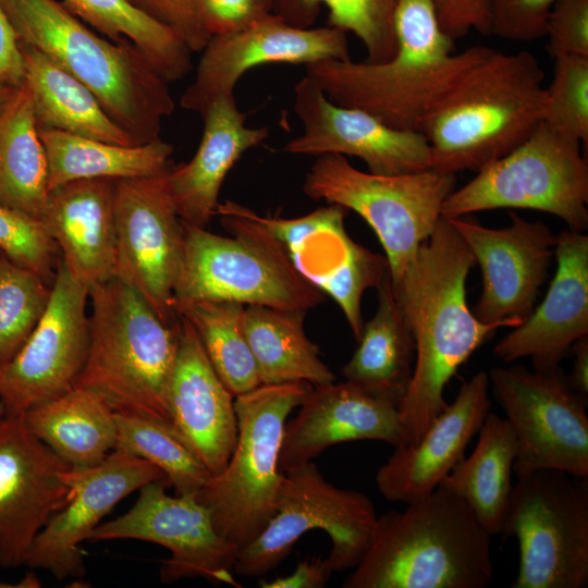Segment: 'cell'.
Segmentation results:
<instances>
[{
	"label": "cell",
	"mask_w": 588,
	"mask_h": 588,
	"mask_svg": "<svg viewBox=\"0 0 588 588\" xmlns=\"http://www.w3.org/2000/svg\"><path fill=\"white\" fill-rule=\"evenodd\" d=\"M475 258L443 218L420 245L413 278L395 299L413 332L416 359L397 406L408 444L444 409L443 392L458 367L502 327L480 321L467 306L466 279Z\"/></svg>",
	"instance_id": "obj_1"
},
{
	"label": "cell",
	"mask_w": 588,
	"mask_h": 588,
	"mask_svg": "<svg viewBox=\"0 0 588 588\" xmlns=\"http://www.w3.org/2000/svg\"><path fill=\"white\" fill-rule=\"evenodd\" d=\"M396 51L383 62L324 60L305 65L330 100L367 111L385 124L419 131L422 118L492 48L454 52L441 28L434 0H397Z\"/></svg>",
	"instance_id": "obj_2"
},
{
	"label": "cell",
	"mask_w": 588,
	"mask_h": 588,
	"mask_svg": "<svg viewBox=\"0 0 588 588\" xmlns=\"http://www.w3.org/2000/svg\"><path fill=\"white\" fill-rule=\"evenodd\" d=\"M491 535L457 494L439 486L377 517L344 588H483L493 577Z\"/></svg>",
	"instance_id": "obj_3"
},
{
	"label": "cell",
	"mask_w": 588,
	"mask_h": 588,
	"mask_svg": "<svg viewBox=\"0 0 588 588\" xmlns=\"http://www.w3.org/2000/svg\"><path fill=\"white\" fill-rule=\"evenodd\" d=\"M543 79L530 52L492 49L422 118L430 169L477 172L515 148L542 122Z\"/></svg>",
	"instance_id": "obj_4"
},
{
	"label": "cell",
	"mask_w": 588,
	"mask_h": 588,
	"mask_svg": "<svg viewBox=\"0 0 588 588\" xmlns=\"http://www.w3.org/2000/svg\"><path fill=\"white\" fill-rule=\"evenodd\" d=\"M19 37L84 84L137 145L174 110L168 83L127 39L107 40L59 0H1Z\"/></svg>",
	"instance_id": "obj_5"
},
{
	"label": "cell",
	"mask_w": 588,
	"mask_h": 588,
	"mask_svg": "<svg viewBox=\"0 0 588 588\" xmlns=\"http://www.w3.org/2000/svg\"><path fill=\"white\" fill-rule=\"evenodd\" d=\"M88 295L89 345L74 387L96 393L114 413L173 426L169 389L179 317L163 321L140 293L114 277Z\"/></svg>",
	"instance_id": "obj_6"
},
{
	"label": "cell",
	"mask_w": 588,
	"mask_h": 588,
	"mask_svg": "<svg viewBox=\"0 0 588 588\" xmlns=\"http://www.w3.org/2000/svg\"><path fill=\"white\" fill-rule=\"evenodd\" d=\"M217 215L233 236L182 220L184 253L173 303L232 301L307 311L323 302L324 293L296 269L254 210L226 200Z\"/></svg>",
	"instance_id": "obj_7"
},
{
	"label": "cell",
	"mask_w": 588,
	"mask_h": 588,
	"mask_svg": "<svg viewBox=\"0 0 588 588\" xmlns=\"http://www.w3.org/2000/svg\"><path fill=\"white\" fill-rule=\"evenodd\" d=\"M455 175L432 169L394 175L364 172L344 156L322 155L303 185L314 200L358 213L375 231L384 252L394 296L413 278L420 245L431 235Z\"/></svg>",
	"instance_id": "obj_8"
},
{
	"label": "cell",
	"mask_w": 588,
	"mask_h": 588,
	"mask_svg": "<svg viewBox=\"0 0 588 588\" xmlns=\"http://www.w3.org/2000/svg\"><path fill=\"white\" fill-rule=\"evenodd\" d=\"M308 382L260 384L234 399L237 438L225 467L196 494L217 531L240 549L275 511L284 473L279 467L284 426L311 389Z\"/></svg>",
	"instance_id": "obj_9"
},
{
	"label": "cell",
	"mask_w": 588,
	"mask_h": 588,
	"mask_svg": "<svg viewBox=\"0 0 588 588\" xmlns=\"http://www.w3.org/2000/svg\"><path fill=\"white\" fill-rule=\"evenodd\" d=\"M580 143L541 122L520 144L487 163L445 198L441 217L514 208L561 218L569 230L588 226V162Z\"/></svg>",
	"instance_id": "obj_10"
},
{
	"label": "cell",
	"mask_w": 588,
	"mask_h": 588,
	"mask_svg": "<svg viewBox=\"0 0 588 588\" xmlns=\"http://www.w3.org/2000/svg\"><path fill=\"white\" fill-rule=\"evenodd\" d=\"M501 535L518 541L512 588L587 587L588 478L558 469L517 477Z\"/></svg>",
	"instance_id": "obj_11"
},
{
	"label": "cell",
	"mask_w": 588,
	"mask_h": 588,
	"mask_svg": "<svg viewBox=\"0 0 588 588\" xmlns=\"http://www.w3.org/2000/svg\"><path fill=\"white\" fill-rule=\"evenodd\" d=\"M364 493L329 482L313 462L284 471L275 511L264 530L240 549L234 573L258 577L274 569L297 540L313 529L332 541L327 556L334 572L354 568L366 552L377 522Z\"/></svg>",
	"instance_id": "obj_12"
},
{
	"label": "cell",
	"mask_w": 588,
	"mask_h": 588,
	"mask_svg": "<svg viewBox=\"0 0 588 588\" xmlns=\"http://www.w3.org/2000/svg\"><path fill=\"white\" fill-rule=\"evenodd\" d=\"M488 377L516 439V478L539 469L588 478V402L561 367H494Z\"/></svg>",
	"instance_id": "obj_13"
},
{
	"label": "cell",
	"mask_w": 588,
	"mask_h": 588,
	"mask_svg": "<svg viewBox=\"0 0 588 588\" xmlns=\"http://www.w3.org/2000/svg\"><path fill=\"white\" fill-rule=\"evenodd\" d=\"M170 167L144 177L117 180L114 278L136 290L173 323L174 289L183 261L184 230L168 185Z\"/></svg>",
	"instance_id": "obj_14"
},
{
	"label": "cell",
	"mask_w": 588,
	"mask_h": 588,
	"mask_svg": "<svg viewBox=\"0 0 588 588\" xmlns=\"http://www.w3.org/2000/svg\"><path fill=\"white\" fill-rule=\"evenodd\" d=\"M167 486L166 480L143 486L134 505L99 524L88 540L133 539L166 548L170 558L161 561L160 568L166 584L203 577L213 584L241 587L233 575L240 548L217 531L210 510L195 495L172 497Z\"/></svg>",
	"instance_id": "obj_15"
},
{
	"label": "cell",
	"mask_w": 588,
	"mask_h": 588,
	"mask_svg": "<svg viewBox=\"0 0 588 588\" xmlns=\"http://www.w3.org/2000/svg\"><path fill=\"white\" fill-rule=\"evenodd\" d=\"M88 293L60 258L44 316L16 355L0 365L5 415H22L74 387L89 345Z\"/></svg>",
	"instance_id": "obj_16"
},
{
	"label": "cell",
	"mask_w": 588,
	"mask_h": 588,
	"mask_svg": "<svg viewBox=\"0 0 588 588\" xmlns=\"http://www.w3.org/2000/svg\"><path fill=\"white\" fill-rule=\"evenodd\" d=\"M294 110L303 133L284 145L287 154L353 156L381 175L430 169V148L421 132L395 128L367 111L336 105L307 75L294 86Z\"/></svg>",
	"instance_id": "obj_17"
},
{
	"label": "cell",
	"mask_w": 588,
	"mask_h": 588,
	"mask_svg": "<svg viewBox=\"0 0 588 588\" xmlns=\"http://www.w3.org/2000/svg\"><path fill=\"white\" fill-rule=\"evenodd\" d=\"M66 503L34 539L24 565L44 569L57 579L86 575L82 543L121 500L151 481L167 477L151 463L113 450L100 464L85 469L68 468Z\"/></svg>",
	"instance_id": "obj_18"
},
{
	"label": "cell",
	"mask_w": 588,
	"mask_h": 588,
	"mask_svg": "<svg viewBox=\"0 0 588 588\" xmlns=\"http://www.w3.org/2000/svg\"><path fill=\"white\" fill-rule=\"evenodd\" d=\"M511 224L483 226L467 216L445 219L470 249L482 273L474 315L482 322L517 327L531 311L547 278L556 236L541 221L510 212Z\"/></svg>",
	"instance_id": "obj_19"
},
{
	"label": "cell",
	"mask_w": 588,
	"mask_h": 588,
	"mask_svg": "<svg viewBox=\"0 0 588 588\" xmlns=\"http://www.w3.org/2000/svg\"><path fill=\"white\" fill-rule=\"evenodd\" d=\"M348 59L345 32L295 27L272 13L237 32L210 37L181 106L201 115L215 99L234 94L237 81L258 65Z\"/></svg>",
	"instance_id": "obj_20"
},
{
	"label": "cell",
	"mask_w": 588,
	"mask_h": 588,
	"mask_svg": "<svg viewBox=\"0 0 588 588\" xmlns=\"http://www.w3.org/2000/svg\"><path fill=\"white\" fill-rule=\"evenodd\" d=\"M70 468L25 426L21 415L0 422V566L24 565L39 531L66 503Z\"/></svg>",
	"instance_id": "obj_21"
},
{
	"label": "cell",
	"mask_w": 588,
	"mask_h": 588,
	"mask_svg": "<svg viewBox=\"0 0 588 588\" xmlns=\"http://www.w3.org/2000/svg\"><path fill=\"white\" fill-rule=\"evenodd\" d=\"M554 254L556 270L543 301L493 348L504 363L530 358L536 369L560 366L588 334V235L562 231Z\"/></svg>",
	"instance_id": "obj_22"
},
{
	"label": "cell",
	"mask_w": 588,
	"mask_h": 588,
	"mask_svg": "<svg viewBox=\"0 0 588 588\" xmlns=\"http://www.w3.org/2000/svg\"><path fill=\"white\" fill-rule=\"evenodd\" d=\"M298 407L284 426L279 457L283 473L343 442L378 440L395 448L408 444L397 406L346 380L313 385Z\"/></svg>",
	"instance_id": "obj_23"
},
{
	"label": "cell",
	"mask_w": 588,
	"mask_h": 588,
	"mask_svg": "<svg viewBox=\"0 0 588 588\" xmlns=\"http://www.w3.org/2000/svg\"><path fill=\"white\" fill-rule=\"evenodd\" d=\"M488 391V373H475L415 443L395 448L376 475L384 499L408 504L439 487L464 457L466 446L489 414Z\"/></svg>",
	"instance_id": "obj_24"
},
{
	"label": "cell",
	"mask_w": 588,
	"mask_h": 588,
	"mask_svg": "<svg viewBox=\"0 0 588 588\" xmlns=\"http://www.w3.org/2000/svg\"><path fill=\"white\" fill-rule=\"evenodd\" d=\"M179 316V351L169 389L172 425L209 474L226 465L237 438L235 395L215 370L191 322Z\"/></svg>",
	"instance_id": "obj_25"
},
{
	"label": "cell",
	"mask_w": 588,
	"mask_h": 588,
	"mask_svg": "<svg viewBox=\"0 0 588 588\" xmlns=\"http://www.w3.org/2000/svg\"><path fill=\"white\" fill-rule=\"evenodd\" d=\"M117 180L82 179L49 194L41 219L62 261L88 289L114 277Z\"/></svg>",
	"instance_id": "obj_26"
},
{
	"label": "cell",
	"mask_w": 588,
	"mask_h": 588,
	"mask_svg": "<svg viewBox=\"0 0 588 588\" xmlns=\"http://www.w3.org/2000/svg\"><path fill=\"white\" fill-rule=\"evenodd\" d=\"M234 94L220 96L201 114L204 132L194 157L170 167L168 185L180 218L206 228L217 215L220 188L242 155L265 142L269 128L247 127Z\"/></svg>",
	"instance_id": "obj_27"
},
{
	"label": "cell",
	"mask_w": 588,
	"mask_h": 588,
	"mask_svg": "<svg viewBox=\"0 0 588 588\" xmlns=\"http://www.w3.org/2000/svg\"><path fill=\"white\" fill-rule=\"evenodd\" d=\"M377 290V311L364 323L358 346L342 373L368 394L399 406L412 380L416 344L393 295L389 271Z\"/></svg>",
	"instance_id": "obj_28"
},
{
	"label": "cell",
	"mask_w": 588,
	"mask_h": 588,
	"mask_svg": "<svg viewBox=\"0 0 588 588\" xmlns=\"http://www.w3.org/2000/svg\"><path fill=\"white\" fill-rule=\"evenodd\" d=\"M20 48L25 65L24 86L38 127L115 145H137L84 84L36 48L23 41Z\"/></svg>",
	"instance_id": "obj_29"
},
{
	"label": "cell",
	"mask_w": 588,
	"mask_h": 588,
	"mask_svg": "<svg viewBox=\"0 0 588 588\" xmlns=\"http://www.w3.org/2000/svg\"><path fill=\"white\" fill-rule=\"evenodd\" d=\"M26 428L72 469L100 464L115 448V413L96 393L73 387L22 415Z\"/></svg>",
	"instance_id": "obj_30"
},
{
	"label": "cell",
	"mask_w": 588,
	"mask_h": 588,
	"mask_svg": "<svg viewBox=\"0 0 588 588\" xmlns=\"http://www.w3.org/2000/svg\"><path fill=\"white\" fill-rule=\"evenodd\" d=\"M471 454L463 457L439 486L461 497L491 535H501L513 489L517 444L505 418L489 412Z\"/></svg>",
	"instance_id": "obj_31"
},
{
	"label": "cell",
	"mask_w": 588,
	"mask_h": 588,
	"mask_svg": "<svg viewBox=\"0 0 588 588\" xmlns=\"http://www.w3.org/2000/svg\"><path fill=\"white\" fill-rule=\"evenodd\" d=\"M48 160V187L82 179H133L157 175L170 167L173 147L157 138L123 146L38 127Z\"/></svg>",
	"instance_id": "obj_32"
},
{
	"label": "cell",
	"mask_w": 588,
	"mask_h": 588,
	"mask_svg": "<svg viewBox=\"0 0 588 588\" xmlns=\"http://www.w3.org/2000/svg\"><path fill=\"white\" fill-rule=\"evenodd\" d=\"M305 313L261 305L245 307L244 331L260 384L302 381L321 385L335 380L305 332Z\"/></svg>",
	"instance_id": "obj_33"
},
{
	"label": "cell",
	"mask_w": 588,
	"mask_h": 588,
	"mask_svg": "<svg viewBox=\"0 0 588 588\" xmlns=\"http://www.w3.org/2000/svg\"><path fill=\"white\" fill-rule=\"evenodd\" d=\"M48 177L46 150L23 85L0 121V204L41 221Z\"/></svg>",
	"instance_id": "obj_34"
},
{
	"label": "cell",
	"mask_w": 588,
	"mask_h": 588,
	"mask_svg": "<svg viewBox=\"0 0 588 588\" xmlns=\"http://www.w3.org/2000/svg\"><path fill=\"white\" fill-rule=\"evenodd\" d=\"M59 1L111 41L130 40L168 84L191 71L192 51L179 35L128 0Z\"/></svg>",
	"instance_id": "obj_35"
},
{
	"label": "cell",
	"mask_w": 588,
	"mask_h": 588,
	"mask_svg": "<svg viewBox=\"0 0 588 588\" xmlns=\"http://www.w3.org/2000/svg\"><path fill=\"white\" fill-rule=\"evenodd\" d=\"M173 308L194 327L215 370L235 396L260 385L244 331L245 305L206 299L174 302Z\"/></svg>",
	"instance_id": "obj_36"
},
{
	"label": "cell",
	"mask_w": 588,
	"mask_h": 588,
	"mask_svg": "<svg viewBox=\"0 0 588 588\" xmlns=\"http://www.w3.org/2000/svg\"><path fill=\"white\" fill-rule=\"evenodd\" d=\"M346 209L334 204L294 219L260 216L258 221L281 243L296 269L313 284L341 266L354 241L344 229Z\"/></svg>",
	"instance_id": "obj_37"
},
{
	"label": "cell",
	"mask_w": 588,
	"mask_h": 588,
	"mask_svg": "<svg viewBox=\"0 0 588 588\" xmlns=\"http://www.w3.org/2000/svg\"><path fill=\"white\" fill-rule=\"evenodd\" d=\"M397 0H274L272 13L301 28L314 24L320 7L328 26L353 33L365 46L369 62H383L396 51L394 10Z\"/></svg>",
	"instance_id": "obj_38"
},
{
	"label": "cell",
	"mask_w": 588,
	"mask_h": 588,
	"mask_svg": "<svg viewBox=\"0 0 588 588\" xmlns=\"http://www.w3.org/2000/svg\"><path fill=\"white\" fill-rule=\"evenodd\" d=\"M114 450L140 457L167 477L176 494L195 495L211 476L173 426L149 418L115 413Z\"/></svg>",
	"instance_id": "obj_39"
},
{
	"label": "cell",
	"mask_w": 588,
	"mask_h": 588,
	"mask_svg": "<svg viewBox=\"0 0 588 588\" xmlns=\"http://www.w3.org/2000/svg\"><path fill=\"white\" fill-rule=\"evenodd\" d=\"M52 284L0 253V365L11 360L44 316Z\"/></svg>",
	"instance_id": "obj_40"
},
{
	"label": "cell",
	"mask_w": 588,
	"mask_h": 588,
	"mask_svg": "<svg viewBox=\"0 0 588 588\" xmlns=\"http://www.w3.org/2000/svg\"><path fill=\"white\" fill-rule=\"evenodd\" d=\"M542 122L561 135L588 145V57L554 58L546 87Z\"/></svg>",
	"instance_id": "obj_41"
},
{
	"label": "cell",
	"mask_w": 588,
	"mask_h": 588,
	"mask_svg": "<svg viewBox=\"0 0 588 588\" xmlns=\"http://www.w3.org/2000/svg\"><path fill=\"white\" fill-rule=\"evenodd\" d=\"M388 271L385 257L354 242L344 262L317 283L339 305L356 340L364 326L362 296L368 287H378Z\"/></svg>",
	"instance_id": "obj_42"
},
{
	"label": "cell",
	"mask_w": 588,
	"mask_h": 588,
	"mask_svg": "<svg viewBox=\"0 0 588 588\" xmlns=\"http://www.w3.org/2000/svg\"><path fill=\"white\" fill-rule=\"evenodd\" d=\"M58 249L40 220L0 204V253L8 259L52 284Z\"/></svg>",
	"instance_id": "obj_43"
},
{
	"label": "cell",
	"mask_w": 588,
	"mask_h": 588,
	"mask_svg": "<svg viewBox=\"0 0 588 588\" xmlns=\"http://www.w3.org/2000/svg\"><path fill=\"white\" fill-rule=\"evenodd\" d=\"M556 0H489L491 34L504 40L531 42L544 37Z\"/></svg>",
	"instance_id": "obj_44"
},
{
	"label": "cell",
	"mask_w": 588,
	"mask_h": 588,
	"mask_svg": "<svg viewBox=\"0 0 588 588\" xmlns=\"http://www.w3.org/2000/svg\"><path fill=\"white\" fill-rule=\"evenodd\" d=\"M544 37L553 59L588 57V0H556L547 19Z\"/></svg>",
	"instance_id": "obj_45"
},
{
	"label": "cell",
	"mask_w": 588,
	"mask_h": 588,
	"mask_svg": "<svg viewBox=\"0 0 588 588\" xmlns=\"http://www.w3.org/2000/svg\"><path fill=\"white\" fill-rule=\"evenodd\" d=\"M134 7L172 28L192 52L203 51L210 39L197 0H128Z\"/></svg>",
	"instance_id": "obj_46"
},
{
	"label": "cell",
	"mask_w": 588,
	"mask_h": 588,
	"mask_svg": "<svg viewBox=\"0 0 588 588\" xmlns=\"http://www.w3.org/2000/svg\"><path fill=\"white\" fill-rule=\"evenodd\" d=\"M207 33L224 35L272 14L274 0H197Z\"/></svg>",
	"instance_id": "obj_47"
},
{
	"label": "cell",
	"mask_w": 588,
	"mask_h": 588,
	"mask_svg": "<svg viewBox=\"0 0 588 588\" xmlns=\"http://www.w3.org/2000/svg\"><path fill=\"white\" fill-rule=\"evenodd\" d=\"M439 24L453 40L476 30L491 34L489 0H434Z\"/></svg>",
	"instance_id": "obj_48"
},
{
	"label": "cell",
	"mask_w": 588,
	"mask_h": 588,
	"mask_svg": "<svg viewBox=\"0 0 588 588\" xmlns=\"http://www.w3.org/2000/svg\"><path fill=\"white\" fill-rule=\"evenodd\" d=\"M0 81L14 87H22L25 81V65L19 37L0 0Z\"/></svg>",
	"instance_id": "obj_49"
},
{
	"label": "cell",
	"mask_w": 588,
	"mask_h": 588,
	"mask_svg": "<svg viewBox=\"0 0 588 588\" xmlns=\"http://www.w3.org/2000/svg\"><path fill=\"white\" fill-rule=\"evenodd\" d=\"M333 568L327 558L301 561L289 575L272 580H259L262 588H322L330 579Z\"/></svg>",
	"instance_id": "obj_50"
},
{
	"label": "cell",
	"mask_w": 588,
	"mask_h": 588,
	"mask_svg": "<svg viewBox=\"0 0 588 588\" xmlns=\"http://www.w3.org/2000/svg\"><path fill=\"white\" fill-rule=\"evenodd\" d=\"M571 352L574 354L572 371L567 375L571 385L583 396L588 394V338L577 340Z\"/></svg>",
	"instance_id": "obj_51"
},
{
	"label": "cell",
	"mask_w": 588,
	"mask_h": 588,
	"mask_svg": "<svg viewBox=\"0 0 588 588\" xmlns=\"http://www.w3.org/2000/svg\"><path fill=\"white\" fill-rule=\"evenodd\" d=\"M20 88L0 81V121L12 105Z\"/></svg>",
	"instance_id": "obj_52"
},
{
	"label": "cell",
	"mask_w": 588,
	"mask_h": 588,
	"mask_svg": "<svg viewBox=\"0 0 588 588\" xmlns=\"http://www.w3.org/2000/svg\"><path fill=\"white\" fill-rule=\"evenodd\" d=\"M4 416H5L4 406H3V404L0 402V422H1V420L3 419Z\"/></svg>",
	"instance_id": "obj_53"
}]
</instances>
